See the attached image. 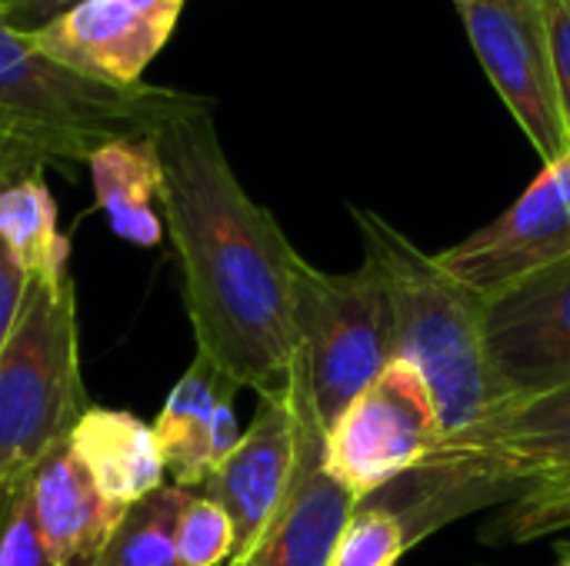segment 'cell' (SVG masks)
<instances>
[{"mask_svg": "<svg viewBox=\"0 0 570 566\" xmlns=\"http://www.w3.org/2000/svg\"><path fill=\"white\" fill-rule=\"evenodd\" d=\"M164 230L180 260L197 357L257 397L291 387L297 330L294 277L301 254L281 224L237 180L214 107L200 97L154 133Z\"/></svg>", "mask_w": 570, "mask_h": 566, "instance_id": "6da1fadb", "label": "cell"}, {"mask_svg": "<svg viewBox=\"0 0 570 566\" xmlns=\"http://www.w3.org/2000/svg\"><path fill=\"white\" fill-rule=\"evenodd\" d=\"M351 214L391 307L394 350L421 370L441 417V444H451L504 407L488 347V300L381 214Z\"/></svg>", "mask_w": 570, "mask_h": 566, "instance_id": "7a4b0ae2", "label": "cell"}, {"mask_svg": "<svg viewBox=\"0 0 570 566\" xmlns=\"http://www.w3.org/2000/svg\"><path fill=\"white\" fill-rule=\"evenodd\" d=\"M561 477H570V384L501 407L371 500L401 517L414 547L464 514L521 500Z\"/></svg>", "mask_w": 570, "mask_h": 566, "instance_id": "3957f363", "label": "cell"}, {"mask_svg": "<svg viewBox=\"0 0 570 566\" xmlns=\"http://www.w3.org/2000/svg\"><path fill=\"white\" fill-rule=\"evenodd\" d=\"M200 97L174 87H107L43 57L0 17V147L47 163H87L120 137H150Z\"/></svg>", "mask_w": 570, "mask_h": 566, "instance_id": "277c9868", "label": "cell"}, {"mask_svg": "<svg viewBox=\"0 0 570 566\" xmlns=\"http://www.w3.org/2000/svg\"><path fill=\"white\" fill-rule=\"evenodd\" d=\"M77 287L30 280L0 350V477L30 474L83 414Z\"/></svg>", "mask_w": 570, "mask_h": 566, "instance_id": "5b68a950", "label": "cell"}, {"mask_svg": "<svg viewBox=\"0 0 570 566\" xmlns=\"http://www.w3.org/2000/svg\"><path fill=\"white\" fill-rule=\"evenodd\" d=\"M294 330V374L327 434L347 404L397 357L394 320L374 264L364 260L351 274H327L301 257Z\"/></svg>", "mask_w": 570, "mask_h": 566, "instance_id": "8992f818", "label": "cell"}, {"mask_svg": "<svg viewBox=\"0 0 570 566\" xmlns=\"http://www.w3.org/2000/svg\"><path fill=\"white\" fill-rule=\"evenodd\" d=\"M441 440V417L421 370L394 357L324 434V467L364 504L421 470Z\"/></svg>", "mask_w": 570, "mask_h": 566, "instance_id": "52a82bcc", "label": "cell"}, {"mask_svg": "<svg viewBox=\"0 0 570 566\" xmlns=\"http://www.w3.org/2000/svg\"><path fill=\"white\" fill-rule=\"evenodd\" d=\"M454 7L488 80L538 157L544 163L564 157L570 127L541 0H454Z\"/></svg>", "mask_w": 570, "mask_h": 566, "instance_id": "ba28073f", "label": "cell"}, {"mask_svg": "<svg viewBox=\"0 0 570 566\" xmlns=\"http://www.w3.org/2000/svg\"><path fill=\"white\" fill-rule=\"evenodd\" d=\"M438 260L488 304L570 260V150L488 227L441 250Z\"/></svg>", "mask_w": 570, "mask_h": 566, "instance_id": "9c48e42d", "label": "cell"}, {"mask_svg": "<svg viewBox=\"0 0 570 566\" xmlns=\"http://www.w3.org/2000/svg\"><path fill=\"white\" fill-rule=\"evenodd\" d=\"M184 7L187 0H77L30 30V40L77 77L137 87L174 37Z\"/></svg>", "mask_w": 570, "mask_h": 566, "instance_id": "30bf717a", "label": "cell"}, {"mask_svg": "<svg viewBox=\"0 0 570 566\" xmlns=\"http://www.w3.org/2000/svg\"><path fill=\"white\" fill-rule=\"evenodd\" d=\"M488 347L504 407L570 384V260L488 304Z\"/></svg>", "mask_w": 570, "mask_h": 566, "instance_id": "8fae6325", "label": "cell"}, {"mask_svg": "<svg viewBox=\"0 0 570 566\" xmlns=\"http://www.w3.org/2000/svg\"><path fill=\"white\" fill-rule=\"evenodd\" d=\"M297 467V407L291 387L257 397L250 427L230 457L210 474L204 494L234 524V560H244L277 517Z\"/></svg>", "mask_w": 570, "mask_h": 566, "instance_id": "7c38bea8", "label": "cell"}, {"mask_svg": "<svg viewBox=\"0 0 570 566\" xmlns=\"http://www.w3.org/2000/svg\"><path fill=\"white\" fill-rule=\"evenodd\" d=\"M291 397L297 407V467L291 490L261 544L227 566H331L337 537L357 510V500L324 467V427L297 374H291Z\"/></svg>", "mask_w": 570, "mask_h": 566, "instance_id": "4fadbf2b", "label": "cell"}, {"mask_svg": "<svg viewBox=\"0 0 570 566\" xmlns=\"http://www.w3.org/2000/svg\"><path fill=\"white\" fill-rule=\"evenodd\" d=\"M237 387L204 357H194L154 420V437L174 487L204 490L210 474L240 444L234 417Z\"/></svg>", "mask_w": 570, "mask_h": 566, "instance_id": "5bb4252c", "label": "cell"}, {"mask_svg": "<svg viewBox=\"0 0 570 566\" xmlns=\"http://www.w3.org/2000/svg\"><path fill=\"white\" fill-rule=\"evenodd\" d=\"M33 520L57 566H100V554L127 507L107 500L67 440L27 474Z\"/></svg>", "mask_w": 570, "mask_h": 566, "instance_id": "9a60e30c", "label": "cell"}, {"mask_svg": "<svg viewBox=\"0 0 570 566\" xmlns=\"http://www.w3.org/2000/svg\"><path fill=\"white\" fill-rule=\"evenodd\" d=\"M67 444L94 477L97 490L120 507L150 497L167 480L154 427L127 410L87 407Z\"/></svg>", "mask_w": 570, "mask_h": 566, "instance_id": "2e32d148", "label": "cell"}, {"mask_svg": "<svg viewBox=\"0 0 570 566\" xmlns=\"http://www.w3.org/2000/svg\"><path fill=\"white\" fill-rule=\"evenodd\" d=\"M97 207L114 234L134 247H157L164 237L160 160L150 137H120L97 147L87 160Z\"/></svg>", "mask_w": 570, "mask_h": 566, "instance_id": "e0dca14e", "label": "cell"}, {"mask_svg": "<svg viewBox=\"0 0 570 566\" xmlns=\"http://www.w3.org/2000/svg\"><path fill=\"white\" fill-rule=\"evenodd\" d=\"M0 244L20 264L27 280H63L67 237L57 224V203L47 190L43 170H20L0 177Z\"/></svg>", "mask_w": 570, "mask_h": 566, "instance_id": "ac0fdd59", "label": "cell"}, {"mask_svg": "<svg viewBox=\"0 0 570 566\" xmlns=\"http://www.w3.org/2000/svg\"><path fill=\"white\" fill-rule=\"evenodd\" d=\"M190 494L194 490L164 484L130 504L100 554V566H184L177 557V520Z\"/></svg>", "mask_w": 570, "mask_h": 566, "instance_id": "d6986e66", "label": "cell"}, {"mask_svg": "<svg viewBox=\"0 0 570 566\" xmlns=\"http://www.w3.org/2000/svg\"><path fill=\"white\" fill-rule=\"evenodd\" d=\"M407 547L411 537L401 517L377 500H364L337 537L331 566H397Z\"/></svg>", "mask_w": 570, "mask_h": 566, "instance_id": "ffe728a7", "label": "cell"}, {"mask_svg": "<svg viewBox=\"0 0 570 566\" xmlns=\"http://www.w3.org/2000/svg\"><path fill=\"white\" fill-rule=\"evenodd\" d=\"M177 557L184 566H227L234 560V524L207 494H190L177 520Z\"/></svg>", "mask_w": 570, "mask_h": 566, "instance_id": "44dd1931", "label": "cell"}, {"mask_svg": "<svg viewBox=\"0 0 570 566\" xmlns=\"http://www.w3.org/2000/svg\"><path fill=\"white\" fill-rule=\"evenodd\" d=\"M0 566H57L33 520L27 474L7 480L0 490Z\"/></svg>", "mask_w": 570, "mask_h": 566, "instance_id": "7402d4cb", "label": "cell"}, {"mask_svg": "<svg viewBox=\"0 0 570 566\" xmlns=\"http://www.w3.org/2000/svg\"><path fill=\"white\" fill-rule=\"evenodd\" d=\"M570 527V484L558 487H534L521 500H514V510L504 514V530L511 540H531L541 534H554Z\"/></svg>", "mask_w": 570, "mask_h": 566, "instance_id": "603a6c76", "label": "cell"}, {"mask_svg": "<svg viewBox=\"0 0 570 566\" xmlns=\"http://www.w3.org/2000/svg\"><path fill=\"white\" fill-rule=\"evenodd\" d=\"M548 37H551V53H554V70H558V87H561V103L570 127V0H541Z\"/></svg>", "mask_w": 570, "mask_h": 566, "instance_id": "cb8c5ba5", "label": "cell"}, {"mask_svg": "<svg viewBox=\"0 0 570 566\" xmlns=\"http://www.w3.org/2000/svg\"><path fill=\"white\" fill-rule=\"evenodd\" d=\"M27 274L20 270V264L10 257V250L0 244V350L17 324V314L23 307V297H27Z\"/></svg>", "mask_w": 570, "mask_h": 566, "instance_id": "d4e9b609", "label": "cell"}, {"mask_svg": "<svg viewBox=\"0 0 570 566\" xmlns=\"http://www.w3.org/2000/svg\"><path fill=\"white\" fill-rule=\"evenodd\" d=\"M77 0H0V17L13 27V30H37L47 20H53L60 10H67Z\"/></svg>", "mask_w": 570, "mask_h": 566, "instance_id": "484cf974", "label": "cell"}, {"mask_svg": "<svg viewBox=\"0 0 570 566\" xmlns=\"http://www.w3.org/2000/svg\"><path fill=\"white\" fill-rule=\"evenodd\" d=\"M558 484H570V477H561V480H551V484H541V487H558Z\"/></svg>", "mask_w": 570, "mask_h": 566, "instance_id": "4316f807", "label": "cell"}, {"mask_svg": "<svg viewBox=\"0 0 570 566\" xmlns=\"http://www.w3.org/2000/svg\"><path fill=\"white\" fill-rule=\"evenodd\" d=\"M558 566H570V554H564V557H561V564Z\"/></svg>", "mask_w": 570, "mask_h": 566, "instance_id": "83f0119b", "label": "cell"}, {"mask_svg": "<svg viewBox=\"0 0 570 566\" xmlns=\"http://www.w3.org/2000/svg\"><path fill=\"white\" fill-rule=\"evenodd\" d=\"M3 484H7V477H0V490H3Z\"/></svg>", "mask_w": 570, "mask_h": 566, "instance_id": "f1b7e54d", "label": "cell"}]
</instances>
